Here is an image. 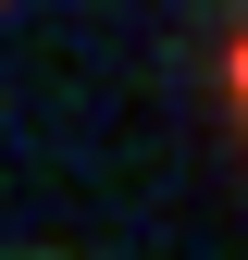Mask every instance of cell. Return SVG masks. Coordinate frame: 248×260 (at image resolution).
I'll use <instances>...</instances> for the list:
<instances>
[{
	"instance_id": "cell-1",
	"label": "cell",
	"mask_w": 248,
	"mask_h": 260,
	"mask_svg": "<svg viewBox=\"0 0 248 260\" xmlns=\"http://www.w3.org/2000/svg\"><path fill=\"white\" fill-rule=\"evenodd\" d=\"M224 100H236V124H248V38L224 50Z\"/></svg>"
}]
</instances>
